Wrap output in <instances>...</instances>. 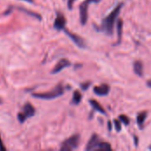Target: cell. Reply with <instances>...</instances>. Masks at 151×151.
Wrapping results in <instances>:
<instances>
[{"label": "cell", "instance_id": "6da1fadb", "mask_svg": "<svg viewBox=\"0 0 151 151\" xmlns=\"http://www.w3.org/2000/svg\"><path fill=\"white\" fill-rule=\"evenodd\" d=\"M123 6V3L119 4L111 12H110L102 21L101 24V30L105 33L107 35H111L113 34V29H114V24L117 19V18L119 15L120 10Z\"/></svg>", "mask_w": 151, "mask_h": 151}, {"label": "cell", "instance_id": "7a4b0ae2", "mask_svg": "<svg viewBox=\"0 0 151 151\" xmlns=\"http://www.w3.org/2000/svg\"><path fill=\"white\" fill-rule=\"evenodd\" d=\"M64 87L62 84L57 85L52 90L48 91V92H43V93H34L32 95L33 97L39 98V99H44V100H50L57 98L64 94Z\"/></svg>", "mask_w": 151, "mask_h": 151}, {"label": "cell", "instance_id": "3957f363", "mask_svg": "<svg viewBox=\"0 0 151 151\" xmlns=\"http://www.w3.org/2000/svg\"><path fill=\"white\" fill-rule=\"evenodd\" d=\"M79 143H80V135L73 134L62 143L60 150L71 151L73 150H75L79 147Z\"/></svg>", "mask_w": 151, "mask_h": 151}, {"label": "cell", "instance_id": "277c9868", "mask_svg": "<svg viewBox=\"0 0 151 151\" xmlns=\"http://www.w3.org/2000/svg\"><path fill=\"white\" fill-rule=\"evenodd\" d=\"M35 113V109L34 108V106L30 103H27L23 107V111L18 113V120L19 121V123H23L27 119L33 117Z\"/></svg>", "mask_w": 151, "mask_h": 151}, {"label": "cell", "instance_id": "5b68a950", "mask_svg": "<svg viewBox=\"0 0 151 151\" xmlns=\"http://www.w3.org/2000/svg\"><path fill=\"white\" fill-rule=\"evenodd\" d=\"M90 2L88 0L83 1L80 5V20L81 25H85L88 21V9Z\"/></svg>", "mask_w": 151, "mask_h": 151}, {"label": "cell", "instance_id": "8992f818", "mask_svg": "<svg viewBox=\"0 0 151 151\" xmlns=\"http://www.w3.org/2000/svg\"><path fill=\"white\" fill-rule=\"evenodd\" d=\"M65 32L78 47H80V48H86V42H85V40L82 37H81L80 35H78L76 34H73V33L70 32L67 29H65Z\"/></svg>", "mask_w": 151, "mask_h": 151}, {"label": "cell", "instance_id": "52a82bcc", "mask_svg": "<svg viewBox=\"0 0 151 151\" xmlns=\"http://www.w3.org/2000/svg\"><path fill=\"white\" fill-rule=\"evenodd\" d=\"M65 23H66V19H65L64 14L60 12H57V18L54 21V27L58 31L65 29Z\"/></svg>", "mask_w": 151, "mask_h": 151}, {"label": "cell", "instance_id": "ba28073f", "mask_svg": "<svg viewBox=\"0 0 151 151\" xmlns=\"http://www.w3.org/2000/svg\"><path fill=\"white\" fill-rule=\"evenodd\" d=\"M100 142H101V140H100L99 136H98L96 134H92V136L90 137L89 141H88V143H87V146H86L85 150L88 151L96 150V148H97L98 144L100 143Z\"/></svg>", "mask_w": 151, "mask_h": 151}, {"label": "cell", "instance_id": "9c48e42d", "mask_svg": "<svg viewBox=\"0 0 151 151\" xmlns=\"http://www.w3.org/2000/svg\"><path fill=\"white\" fill-rule=\"evenodd\" d=\"M71 65V62L68 60V59H66V58H62V59H60L58 62V64L54 66V68H53V70L51 71V73H59L60 71H62L63 69H65V68H66V67H68V66H70Z\"/></svg>", "mask_w": 151, "mask_h": 151}, {"label": "cell", "instance_id": "30bf717a", "mask_svg": "<svg viewBox=\"0 0 151 151\" xmlns=\"http://www.w3.org/2000/svg\"><path fill=\"white\" fill-rule=\"evenodd\" d=\"M93 90L94 93L97 96H107L110 92V86L107 84H102L99 86H96Z\"/></svg>", "mask_w": 151, "mask_h": 151}, {"label": "cell", "instance_id": "8fae6325", "mask_svg": "<svg viewBox=\"0 0 151 151\" xmlns=\"http://www.w3.org/2000/svg\"><path fill=\"white\" fill-rule=\"evenodd\" d=\"M134 72L136 75L140 76V77H142L143 76V64L142 61L140 60H137L134 63Z\"/></svg>", "mask_w": 151, "mask_h": 151}, {"label": "cell", "instance_id": "7c38bea8", "mask_svg": "<svg viewBox=\"0 0 151 151\" xmlns=\"http://www.w3.org/2000/svg\"><path fill=\"white\" fill-rule=\"evenodd\" d=\"M89 104H90V105L92 106V108H93L95 111H98V112H100V113H103V114H106V111H105V110L104 109V107H103L96 100L90 99V100H89Z\"/></svg>", "mask_w": 151, "mask_h": 151}, {"label": "cell", "instance_id": "4fadbf2b", "mask_svg": "<svg viewBox=\"0 0 151 151\" xmlns=\"http://www.w3.org/2000/svg\"><path fill=\"white\" fill-rule=\"evenodd\" d=\"M117 31H118V42L119 43L122 39V34H123V20L119 19L117 22Z\"/></svg>", "mask_w": 151, "mask_h": 151}, {"label": "cell", "instance_id": "5bb4252c", "mask_svg": "<svg viewBox=\"0 0 151 151\" xmlns=\"http://www.w3.org/2000/svg\"><path fill=\"white\" fill-rule=\"evenodd\" d=\"M96 150L99 151H111L112 150V148L111 146L110 143L108 142H100V143L98 144L97 148Z\"/></svg>", "mask_w": 151, "mask_h": 151}, {"label": "cell", "instance_id": "9a60e30c", "mask_svg": "<svg viewBox=\"0 0 151 151\" xmlns=\"http://www.w3.org/2000/svg\"><path fill=\"white\" fill-rule=\"evenodd\" d=\"M81 98H82V96H81V93L78 90H75L73 92V99H72V104H79L81 103Z\"/></svg>", "mask_w": 151, "mask_h": 151}, {"label": "cell", "instance_id": "2e32d148", "mask_svg": "<svg viewBox=\"0 0 151 151\" xmlns=\"http://www.w3.org/2000/svg\"><path fill=\"white\" fill-rule=\"evenodd\" d=\"M147 115H148L147 111H142V112H140L138 114V116H137V123H138V125H140V126L143 125L144 121L147 119Z\"/></svg>", "mask_w": 151, "mask_h": 151}, {"label": "cell", "instance_id": "e0dca14e", "mask_svg": "<svg viewBox=\"0 0 151 151\" xmlns=\"http://www.w3.org/2000/svg\"><path fill=\"white\" fill-rule=\"evenodd\" d=\"M19 10H21V11L25 12L26 13H27V14H29V15H31V16L35 17V18H37L38 19H42V18H41V15H40V14H38V13H35V12H33L27 11V9H25V8H22V7H19Z\"/></svg>", "mask_w": 151, "mask_h": 151}, {"label": "cell", "instance_id": "ac0fdd59", "mask_svg": "<svg viewBox=\"0 0 151 151\" xmlns=\"http://www.w3.org/2000/svg\"><path fill=\"white\" fill-rule=\"evenodd\" d=\"M119 120L126 126L129 125V123H130V119L127 115H123V114L119 115Z\"/></svg>", "mask_w": 151, "mask_h": 151}, {"label": "cell", "instance_id": "d6986e66", "mask_svg": "<svg viewBox=\"0 0 151 151\" xmlns=\"http://www.w3.org/2000/svg\"><path fill=\"white\" fill-rule=\"evenodd\" d=\"M113 122H114V127H115L116 130L118 132H120L121 131V122L118 119H114Z\"/></svg>", "mask_w": 151, "mask_h": 151}, {"label": "cell", "instance_id": "ffe728a7", "mask_svg": "<svg viewBox=\"0 0 151 151\" xmlns=\"http://www.w3.org/2000/svg\"><path fill=\"white\" fill-rule=\"evenodd\" d=\"M90 85H91V82H90V81H88V82L87 81V82H85V83H81V88L83 90H87Z\"/></svg>", "mask_w": 151, "mask_h": 151}, {"label": "cell", "instance_id": "44dd1931", "mask_svg": "<svg viewBox=\"0 0 151 151\" xmlns=\"http://www.w3.org/2000/svg\"><path fill=\"white\" fill-rule=\"evenodd\" d=\"M75 2V0H68V3H67V5H68V8L71 10L73 8V3Z\"/></svg>", "mask_w": 151, "mask_h": 151}, {"label": "cell", "instance_id": "7402d4cb", "mask_svg": "<svg viewBox=\"0 0 151 151\" xmlns=\"http://www.w3.org/2000/svg\"><path fill=\"white\" fill-rule=\"evenodd\" d=\"M0 150H6V149L4 147L3 145V142H2V140H1V137H0Z\"/></svg>", "mask_w": 151, "mask_h": 151}, {"label": "cell", "instance_id": "603a6c76", "mask_svg": "<svg viewBox=\"0 0 151 151\" xmlns=\"http://www.w3.org/2000/svg\"><path fill=\"white\" fill-rule=\"evenodd\" d=\"M147 86L149 87V88H151V80H149V81H147Z\"/></svg>", "mask_w": 151, "mask_h": 151}, {"label": "cell", "instance_id": "cb8c5ba5", "mask_svg": "<svg viewBox=\"0 0 151 151\" xmlns=\"http://www.w3.org/2000/svg\"><path fill=\"white\" fill-rule=\"evenodd\" d=\"M90 3H99L101 0H88Z\"/></svg>", "mask_w": 151, "mask_h": 151}, {"label": "cell", "instance_id": "d4e9b609", "mask_svg": "<svg viewBox=\"0 0 151 151\" xmlns=\"http://www.w3.org/2000/svg\"><path fill=\"white\" fill-rule=\"evenodd\" d=\"M108 128H109V130H110V131L111 130V123L110 121L108 122Z\"/></svg>", "mask_w": 151, "mask_h": 151}, {"label": "cell", "instance_id": "484cf974", "mask_svg": "<svg viewBox=\"0 0 151 151\" xmlns=\"http://www.w3.org/2000/svg\"><path fill=\"white\" fill-rule=\"evenodd\" d=\"M23 1H26V2H28V3H34V0H23Z\"/></svg>", "mask_w": 151, "mask_h": 151}]
</instances>
